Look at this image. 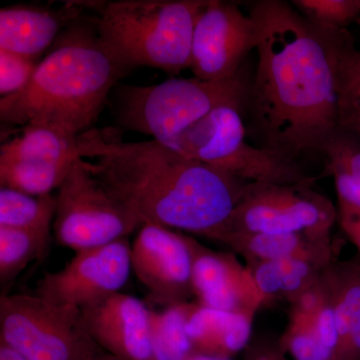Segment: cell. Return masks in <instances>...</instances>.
Wrapping results in <instances>:
<instances>
[{
	"label": "cell",
	"instance_id": "obj_1",
	"mask_svg": "<svg viewBox=\"0 0 360 360\" xmlns=\"http://www.w3.org/2000/svg\"><path fill=\"white\" fill-rule=\"evenodd\" d=\"M258 56L248 131L283 158L321 153L338 129V56L347 30L321 27L279 0L251 4Z\"/></svg>",
	"mask_w": 360,
	"mask_h": 360
},
{
	"label": "cell",
	"instance_id": "obj_2",
	"mask_svg": "<svg viewBox=\"0 0 360 360\" xmlns=\"http://www.w3.org/2000/svg\"><path fill=\"white\" fill-rule=\"evenodd\" d=\"M85 167L142 220L215 240L250 182L186 158L162 142H123L101 130L77 136Z\"/></svg>",
	"mask_w": 360,
	"mask_h": 360
},
{
	"label": "cell",
	"instance_id": "obj_3",
	"mask_svg": "<svg viewBox=\"0 0 360 360\" xmlns=\"http://www.w3.org/2000/svg\"><path fill=\"white\" fill-rule=\"evenodd\" d=\"M127 70L97 32L77 30L39 61L25 89L0 99V120L45 125L77 137L96 122Z\"/></svg>",
	"mask_w": 360,
	"mask_h": 360
},
{
	"label": "cell",
	"instance_id": "obj_4",
	"mask_svg": "<svg viewBox=\"0 0 360 360\" xmlns=\"http://www.w3.org/2000/svg\"><path fill=\"white\" fill-rule=\"evenodd\" d=\"M208 0L84 2L98 13L101 41L127 68L148 66L177 75L189 70L194 27Z\"/></svg>",
	"mask_w": 360,
	"mask_h": 360
},
{
	"label": "cell",
	"instance_id": "obj_5",
	"mask_svg": "<svg viewBox=\"0 0 360 360\" xmlns=\"http://www.w3.org/2000/svg\"><path fill=\"white\" fill-rule=\"evenodd\" d=\"M251 80L245 70L224 80L170 78L149 86L120 87L117 118L125 129L162 142L181 134L221 106H248Z\"/></svg>",
	"mask_w": 360,
	"mask_h": 360
},
{
	"label": "cell",
	"instance_id": "obj_6",
	"mask_svg": "<svg viewBox=\"0 0 360 360\" xmlns=\"http://www.w3.org/2000/svg\"><path fill=\"white\" fill-rule=\"evenodd\" d=\"M165 144L179 153L250 184L311 186L296 161L248 141L241 110L221 106Z\"/></svg>",
	"mask_w": 360,
	"mask_h": 360
},
{
	"label": "cell",
	"instance_id": "obj_7",
	"mask_svg": "<svg viewBox=\"0 0 360 360\" xmlns=\"http://www.w3.org/2000/svg\"><path fill=\"white\" fill-rule=\"evenodd\" d=\"M56 198V243L75 253L129 238L143 224L104 188L82 158L73 163Z\"/></svg>",
	"mask_w": 360,
	"mask_h": 360
},
{
	"label": "cell",
	"instance_id": "obj_8",
	"mask_svg": "<svg viewBox=\"0 0 360 360\" xmlns=\"http://www.w3.org/2000/svg\"><path fill=\"white\" fill-rule=\"evenodd\" d=\"M338 210L311 186L250 184L214 241L226 233H305L330 241Z\"/></svg>",
	"mask_w": 360,
	"mask_h": 360
},
{
	"label": "cell",
	"instance_id": "obj_9",
	"mask_svg": "<svg viewBox=\"0 0 360 360\" xmlns=\"http://www.w3.org/2000/svg\"><path fill=\"white\" fill-rule=\"evenodd\" d=\"M89 338L80 310L37 295L0 297V345L26 360H77Z\"/></svg>",
	"mask_w": 360,
	"mask_h": 360
},
{
	"label": "cell",
	"instance_id": "obj_10",
	"mask_svg": "<svg viewBox=\"0 0 360 360\" xmlns=\"http://www.w3.org/2000/svg\"><path fill=\"white\" fill-rule=\"evenodd\" d=\"M129 238L75 253L56 272H47L39 281L34 295L60 307L80 310L120 292L131 269Z\"/></svg>",
	"mask_w": 360,
	"mask_h": 360
},
{
	"label": "cell",
	"instance_id": "obj_11",
	"mask_svg": "<svg viewBox=\"0 0 360 360\" xmlns=\"http://www.w3.org/2000/svg\"><path fill=\"white\" fill-rule=\"evenodd\" d=\"M257 37V22L238 4L208 0L194 27L189 70L201 80L234 77Z\"/></svg>",
	"mask_w": 360,
	"mask_h": 360
},
{
	"label": "cell",
	"instance_id": "obj_12",
	"mask_svg": "<svg viewBox=\"0 0 360 360\" xmlns=\"http://www.w3.org/2000/svg\"><path fill=\"white\" fill-rule=\"evenodd\" d=\"M131 269L155 302H188L193 296L191 236L146 222L131 245Z\"/></svg>",
	"mask_w": 360,
	"mask_h": 360
},
{
	"label": "cell",
	"instance_id": "obj_13",
	"mask_svg": "<svg viewBox=\"0 0 360 360\" xmlns=\"http://www.w3.org/2000/svg\"><path fill=\"white\" fill-rule=\"evenodd\" d=\"M150 309L139 298L117 292L80 309L91 340L122 360H153Z\"/></svg>",
	"mask_w": 360,
	"mask_h": 360
},
{
	"label": "cell",
	"instance_id": "obj_14",
	"mask_svg": "<svg viewBox=\"0 0 360 360\" xmlns=\"http://www.w3.org/2000/svg\"><path fill=\"white\" fill-rule=\"evenodd\" d=\"M193 290L198 304L255 316L265 304L251 270L232 252L206 248L191 238Z\"/></svg>",
	"mask_w": 360,
	"mask_h": 360
},
{
	"label": "cell",
	"instance_id": "obj_15",
	"mask_svg": "<svg viewBox=\"0 0 360 360\" xmlns=\"http://www.w3.org/2000/svg\"><path fill=\"white\" fill-rule=\"evenodd\" d=\"M79 2L60 9L13 6L0 9V49L39 58L70 21L82 13Z\"/></svg>",
	"mask_w": 360,
	"mask_h": 360
},
{
	"label": "cell",
	"instance_id": "obj_16",
	"mask_svg": "<svg viewBox=\"0 0 360 360\" xmlns=\"http://www.w3.org/2000/svg\"><path fill=\"white\" fill-rule=\"evenodd\" d=\"M217 243L245 258L248 265L300 259L328 269L335 262L330 241L317 240L305 233H226Z\"/></svg>",
	"mask_w": 360,
	"mask_h": 360
},
{
	"label": "cell",
	"instance_id": "obj_17",
	"mask_svg": "<svg viewBox=\"0 0 360 360\" xmlns=\"http://www.w3.org/2000/svg\"><path fill=\"white\" fill-rule=\"evenodd\" d=\"M324 284L335 310L338 342L333 360H360V262L329 265Z\"/></svg>",
	"mask_w": 360,
	"mask_h": 360
},
{
	"label": "cell",
	"instance_id": "obj_18",
	"mask_svg": "<svg viewBox=\"0 0 360 360\" xmlns=\"http://www.w3.org/2000/svg\"><path fill=\"white\" fill-rule=\"evenodd\" d=\"M252 315L208 309L196 302L187 322L194 354L231 359L250 340Z\"/></svg>",
	"mask_w": 360,
	"mask_h": 360
},
{
	"label": "cell",
	"instance_id": "obj_19",
	"mask_svg": "<svg viewBox=\"0 0 360 360\" xmlns=\"http://www.w3.org/2000/svg\"><path fill=\"white\" fill-rule=\"evenodd\" d=\"M248 266L265 304L274 300H285L292 304L321 283L326 269L300 259L276 260Z\"/></svg>",
	"mask_w": 360,
	"mask_h": 360
},
{
	"label": "cell",
	"instance_id": "obj_20",
	"mask_svg": "<svg viewBox=\"0 0 360 360\" xmlns=\"http://www.w3.org/2000/svg\"><path fill=\"white\" fill-rule=\"evenodd\" d=\"M80 158L77 136L45 125L23 127L22 134L0 148V161H75Z\"/></svg>",
	"mask_w": 360,
	"mask_h": 360
},
{
	"label": "cell",
	"instance_id": "obj_21",
	"mask_svg": "<svg viewBox=\"0 0 360 360\" xmlns=\"http://www.w3.org/2000/svg\"><path fill=\"white\" fill-rule=\"evenodd\" d=\"M56 212V198L51 194L32 195L0 188V226L51 238Z\"/></svg>",
	"mask_w": 360,
	"mask_h": 360
},
{
	"label": "cell",
	"instance_id": "obj_22",
	"mask_svg": "<svg viewBox=\"0 0 360 360\" xmlns=\"http://www.w3.org/2000/svg\"><path fill=\"white\" fill-rule=\"evenodd\" d=\"M196 302L169 305L162 311H150L153 360H186L194 354L187 333V322Z\"/></svg>",
	"mask_w": 360,
	"mask_h": 360
},
{
	"label": "cell",
	"instance_id": "obj_23",
	"mask_svg": "<svg viewBox=\"0 0 360 360\" xmlns=\"http://www.w3.org/2000/svg\"><path fill=\"white\" fill-rule=\"evenodd\" d=\"M326 174L335 179L338 200L360 207V144L338 129L321 149Z\"/></svg>",
	"mask_w": 360,
	"mask_h": 360
},
{
	"label": "cell",
	"instance_id": "obj_24",
	"mask_svg": "<svg viewBox=\"0 0 360 360\" xmlns=\"http://www.w3.org/2000/svg\"><path fill=\"white\" fill-rule=\"evenodd\" d=\"M77 160L0 161V186L32 195L51 194L59 188Z\"/></svg>",
	"mask_w": 360,
	"mask_h": 360
},
{
	"label": "cell",
	"instance_id": "obj_25",
	"mask_svg": "<svg viewBox=\"0 0 360 360\" xmlns=\"http://www.w3.org/2000/svg\"><path fill=\"white\" fill-rule=\"evenodd\" d=\"M338 129L360 144V51L350 35L338 56Z\"/></svg>",
	"mask_w": 360,
	"mask_h": 360
},
{
	"label": "cell",
	"instance_id": "obj_26",
	"mask_svg": "<svg viewBox=\"0 0 360 360\" xmlns=\"http://www.w3.org/2000/svg\"><path fill=\"white\" fill-rule=\"evenodd\" d=\"M51 238L0 226V283H11L34 260L41 259L49 251Z\"/></svg>",
	"mask_w": 360,
	"mask_h": 360
},
{
	"label": "cell",
	"instance_id": "obj_27",
	"mask_svg": "<svg viewBox=\"0 0 360 360\" xmlns=\"http://www.w3.org/2000/svg\"><path fill=\"white\" fill-rule=\"evenodd\" d=\"M278 347L293 360L333 359V352L324 345L309 315L293 307Z\"/></svg>",
	"mask_w": 360,
	"mask_h": 360
},
{
	"label": "cell",
	"instance_id": "obj_28",
	"mask_svg": "<svg viewBox=\"0 0 360 360\" xmlns=\"http://www.w3.org/2000/svg\"><path fill=\"white\" fill-rule=\"evenodd\" d=\"M291 4L310 22L333 30H347L360 16V0H293Z\"/></svg>",
	"mask_w": 360,
	"mask_h": 360
},
{
	"label": "cell",
	"instance_id": "obj_29",
	"mask_svg": "<svg viewBox=\"0 0 360 360\" xmlns=\"http://www.w3.org/2000/svg\"><path fill=\"white\" fill-rule=\"evenodd\" d=\"M39 61L14 52L0 49V96H11L25 89L37 70Z\"/></svg>",
	"mask_w": 360,
	"mask_h": 360
},
{
	"label": "cell",
	"instance_id": "obj_30",
	"mask_svg": "<svg viewBox=\"0 0 360 360\" xmlns=\"http://www.w3.org/2000/svg\"><path fill=\"white\" fill-rule=\"evenodd\" d=\"M338 220L341 229L360 253V207L338 200Z\"/></svg>",
	"mask_w": 360,
	"mask_h": 360
},
{
	"label": "cell",
	"instance_id": "obj_31",
	"mask_svg": "<svg viewBox=\"0 0 360 360\" xmlns=\"http://www.w3.org/2000/svg\"><path fill=\"white\" fill-rule=\"evenodd\" d=\"M77 360H122L113 356L96 345L91 338L85 343Z\"/></svg>",
	"mask_w": 360,
	"mask_h": 360
},
{
	"label": "cell",
	"instance_id": "obj_32",
	"mask_svg": "<svg viewBox=\"0 0 360 360\" xmlns=\"http://www.w3.org/2000/svg\"><path fill=\"white\" fill-rule=\"evenodd\" d=\"M250 360H288L281 347L262 348Z\"/></svg>",
	"mask_w": 360,
	"mask_h": 360
},
{
	"label": "cell",
	"instance_id": "obj_33",
	"mask_svg": "<svg viewBox=\"0 0 360 360\" xmlns=\"http://www.w3.org/2000/svg\"><path fill=\"white\" fill-rule=\"evenodd\" d=\"M0 360H26L20 354L9 349L8 347L0 345Z\"/></svg>",
	"mask_w": 360,
	"mask_h": 360
},
{
	"label": "cell",
	"instance_id": "obj_34",
	"mask_svg": "<svg viewBox=\"0 0 360 360\" xmlns=\"http://www.w3.org/2000/svg\"><path fill=\"white\" fill-rule=\"evenodd\" d=\"M186 360H231L229 359H220V357L210 356V355L194 354Z\"/></svg>",
	"mask_w": 360,
	"mask_h": 360
}]
</instances>
